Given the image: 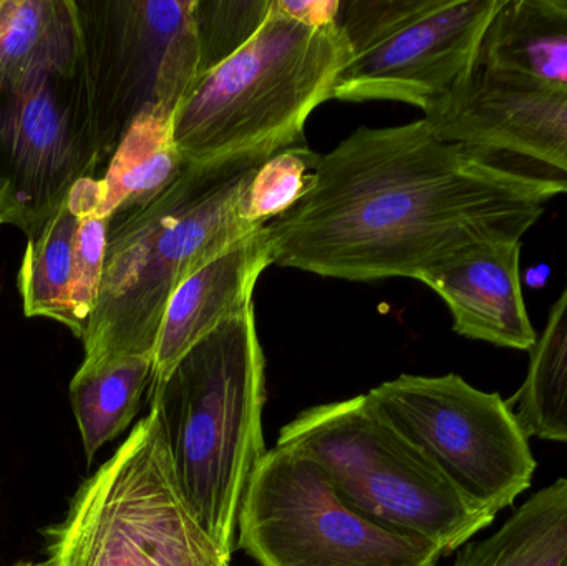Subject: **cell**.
<instances>
[{
  "instance_id": "obj_1",
  "label": "cell",
  "mask_w": 567,
  "mask_h": 566,
  "mask_svg": "<svg viewBox=\"0 0 567 566\" xmlns=\"http://www.w3.org/2000/svg\"><path fill=\"white\" fill-rule=\"evenodd\" d=\"M567 175L446 142L425 119L360 126L320 155L309 189L266 225L272 265L322 278L420 279L480 243L522 241Z\"/></svg>"
},
{
  "instance_id": "obj_2",
  "label": "cell",
  "mask_w": 567,
  "mask_h": 566,
  "mask_svg": "<svg viewBox=\"0 0 567 566\" xmlns=\"http://www.w3.org/2000/svg\"><path fill=\"white\" fill-rule=\"evenodd\" d=\"M271 156L186 165L152 202L110 219L99 301L83 336L82 364L152 356L173 292L243 236V199Z\"/></svg>"
},
{
  "instance_id": "obj_3",
  "label": "cell",
  "mask_w": 567,
  "mask_h": 566,
  "mask_svg": "<svg viewBox=\"0 0 567 566\" xmlns=\"http://www.w3.org/2000/svg\"><path fill=\"white\" fill-rule=\"evenodd\" d=\"M173 474L199 527L228 560L249 481L265 457L266 359L255 305L196 342L148 389Z\"/></svg>"
},
{
  "instance_id": "obj_4",
  "label": "cell",
  "mask_w": 567,
  "mask_h": 566,
  "mask_svg": "<svg viewBox=\"0 0 567 566\" xmlns=\"http://www.w3.org/2000/svg\"><path fill=\"white\" fill-rule=\"evenodd\" d=\"M350 60L336 23L310 25L272 0L259 32L195 80L173 113V133L188 165L272 156L306 145L303 126L327 100Z\"/></svg>"
},
{
  "instance_id": "obj_5",
  "label": "cell",
  "mask_w": 567,
  "mask_h": 566,
  "mask_svg": "<svg viewBox=\"0 0 567 566\" xmlns=\"http://www.w3.org/2000/svg\"><path fill=\"white\" fill-rule=\"evenodd\" d=\"M276 445L313 459L350 507L430 542L443 557L495 522L383 418L369 394L306 409L284 425Z\"/></svg>"
},
{
  "instance_id": "obj_6",
  "label": "cell",
  "mask_w": 567,
  "mask_h": 566,
  "mask_svg": "<svg viewBox=\"0 0 567 566\" xmlns=\"http://www.w3.org/2000/svg\"><path fill=\"white\" fill-rule=\"evenodd\" d=\"M40 534L50 566H231L186 505L153 409Z\"/></svg>"
},
{
  "instance_id": "obj_7",
  "label": "cell",
  "mask_w": 567,
  "mask_h": 566,
  "mask_svg": "<svg viewBox=\"0 0 567 566\" xmlns=\"http://www.w3.org/2000/svg\"><path fill=\"white\" fill-rule=\"evenodd\" d=\"M82 50L73 83L106 163L136 115L175 112L199 75L195 0H76Z\"/></svg>"
},
{
  "instance_id": "obj_8",
  "label": "cell",
  "mask_w": 567,
  "mask_h": 566,
  "mask_svg": "<svg viewBox=\"0 0 567 566\" xmlns=\"http://www.w3.org/2000/svg\"><path fill=\"white\" fill-rule=\"evenodd\" d=\"M502 0H340L350 60L332 99L432 109L476 66Z\"/></svg>"
},
{
  "instance_id": "obj_9",
  "label": "cell",
  "mask_w": 567,
  "mask_h": 566,
  "mask_svg": "<svg viewBox=\"0 0 567 566\" xmlns=\"http://www.w3.org/2000/svg\"><path fill=\"white\" fill-rule=\"evenodd\" d=\"M259 566H436L442 550L350 507L313 459L276 445L259 461L238 521Z\"/></svg>"
},
{
  "instance_id": "obj_10",
  "label": "cell",
  "mask_w": 567,
  "mask_h": 566,
  "mask_svg": "<svg viewBox=\"0 0 567 566\" xmlns=\"http://www.w3.org/2000/svg\"><path fill=\"white\" fill-rule=\"evenodd\" d=\"M470 501L498 515L533 484L535 455L508 401L458 374H402L367 392Z\"/></svg>"
},
{
  "instance_id": "obj_11",
  "label": "cell",
  "mask_w": 567,
  "mask_h": 566,
  "mask_svg": "<svg viewBox=\"0 0 567 566\" xmlns=\"http://www.w3.org/2000/svg\"><path fill=\"white\" fill-rule=\"evenodd\" d=\"M105 162L73 75L0 89V193L27 238L45 226L79 179L93 178Z\"/></svg>"
},
{
  "instance_id": "obj_12",
  "label": "cell",
  "mask_w": 567,
  "mask_h": 566,
  "mask_svg": "<svg viewBox=\"0 0 567 566\" xmlns=\"http://www.w3.org/2000/svg\"><path fill=\"white\" fill-rule=\"evenodd\" d=\"M423 119L446 142L513 153L567 175V90L475 66Z\"/></svg>"
},
{
  "instance_id": "obj_13",
  "label": "cell",
  "mask_w": 567,
  "mask_h": 566,
  "mask_svg": "<svg viewBox=\"0 0 567 566\" xmlns=\"http://www.w3.org/2000/svg\"><path fill=\"white\" fill-rule=\"evenodd\" d=\"M519 253L522 241L480 243L420 282L449 306L456 335L532 352L538 335L523 299Z\"/></svg>"
},
{
  "instance_id": "obj_14",
  "label": "cell",
  "mask_w": 567,
  "mask_h": 566,
  "mask_svg": "<svg viewBox=\"0 0 567 566\" xmlns=\"http://www.w3.org/2000/svg\"><path fill=\"white\" fill-rule=\"evenodd\" d=\"M272 266L266 226L243 236L208 265L189 276L169 299L153 351V382L223 322L252 302L262 272Z\"/></svg>"
},
{
  "instance_id": "obj_15",
  "label": "cell",
  "mask_w": 567,
  "mask_h": 566,
  "mask_svg": "<svg viewBox=\"0 0 567 566\" xmlns=\"http://www.w3.org/2000/svg\"><path fill=\"white\" fill-rule=\"evenodd\" d=\"M476 66L567 90V0H502Z\"/></svg>"
},
{
  "instance_id": "obj_16",
  "label": "cell",
  "mask_w": 567,
  "mask_h": 566,
  "mask_svg": "<svg viewBox=\"0 0 567 566\" xmlns=\"http://www.w3.org/2000/svg\"><path fill=\"white\" fill-rule=\"evenodd\" d=\"M80 50L76 0H0V89L72 76Z\"/></svg>"
},
{
  "instance_id": "obj_17",
  "label": "cell",
  "mask_w": 567,
  "mask_h": 566,
  "mask_svg": "<svg viewBox=\"0 0 567 566\" xmlns=\"http://www.w3.org/2000/svg\"><path fill=\"white\" fill-rule=\"evenodd\" d=\"M173 113L152 105L130 123L99 178L100 218L152 202L182 175L188 163L176 145Z\"/></svg>"
},
{
  "instance_id": "obj_18",
  "label": "cell",
  "mask_w": 567,
  "mask_h": 566,
  "mask_svg": "<svg viewBox=\"0 0 567 566\" xmlns=\"http://www.w3.org/2000/svg\"><path fill=\"white\" fill-rule=\"evenodd\" d=\"M152 381V356H122L80 364L69 395L89 464L103 445L128 429Z\"/></svg>"
},
{
  "instance_id": "obj_19",
  "label": "cell",
  "mask_w": 567,
  "mask_h": 566,
  "mask_svg": "<svg viewBox=\"0 0 567 566\" xmlns=\"http://www.w3.org/2000/svg\"><path fill=\"white\" fill-rule=\"evenodd\" d=\"M453 566H567V477L536 492L488 538L463 545Z\"/></svg>"
},
{
  "instance_id": "obj_20",
  "label": "cell",
  "mask_w": 567,
  "mask_h": 566,
  "mask_svg": "<svg viewBox=\"0 0 567 566\" xmlns=\"http://www.w3.org/2000/svg\"><path fill=\"white\" fill-rule=\"evenodd\" d=\"M79 225L80 216L63 199L45 226L29 239L17 276L23 315L59 322L72 335H75L72 286Z\"/></svg>"
},
{
  "instance_id": "obj_21",
  "label": "cell",
  "mask_w": 567,
  "mask_h": 566,
  "mask_svg": "<svg viewBox=\"0 0 567 566\" xmlns=\"http://www.w3.org/2000/svg\"><path fill=\"white\" fill-rule=\"evenodd\" d=\"M508 404L528 438L567 445V285Z\"/></svg>"
},
{
  "instance_id": "obj_22",
  "label": "cell",
  "mask_w": 567,
  "mask_h": 566,
  "mask_svg": "<svg viewBox=\"0 0 567 566\" xmlns=\"http://www.w3.org/2000/svg\"><path fill=\"white\" fill-rule=\"evenodd\" d=\"M319 158V153L299 145L266 159L243 199V218L266 226L292 208L309 189Z\"/></svg>"
},
{
  "instance_id": "obj_23",
  "label": "cell",
  "mask_w": 567,
  "mask_h": 566,
  "mask_svg": "<svg viewBox=\"0 0 567 566\" xmlns=\"http://www.w3.org/2000/svg\"><path fill=\"white\" fill-rule=\"evenodd\" d=\"M272 0H195V30L199 50V75L238 52L261 29L271 13Z\"/></svg>"
},
{
  "instance_id": "obj_24",
  "label": "cell",
  "mask_w": 567,
  "mask_h": 566,
  "mask_svg": "<svg viewBox=\"0 0 567 566\" xmlns=\"http://www.w3.org/2000/svg\"><path fill=\"white\" fill-rule=\"evenodd\" d=\"M110 219L100 216L80 218L75 239V276L72 286V309L75 338L82 341L99 301L105 268Z\"/></svg>"
},
{
  "instance_id": "obj_25",
  "label": "cell",
  "mask_w": 567,
  "mask_h": 566,
  "mask_svg": "<svg viewBox=\"0 0 567 566\" xmlns=\"http://www.w3.org/2000/svg\"><path fill=\"white\" fill-rule=\"evenodd\" d=\"M276 3L287 16L310 25L336 23L340 9V0H276Z\"/></svg>"
},
{
  "instance_id": "obj_26",
  "label": "cell",
  "mask_w": 567,
  "mask_h": 566,
  "mask_svg": "<svg viewBox=\"0 0 567 566\" xmlns=\"http://www.w3.org/2000/svg\"><path fill=\"white\" fill-rule=\"evenodd\" d=\"M10 225L20 229V218L9 199L0 193V226Z\"/></svg>"
},
{
  "instance_id": "obj_27",
  "label": "cell",
  "mask_w": 567,
  "mask_h": 566,
  "mask_svg": "<svg viewBox=\"0 0 567 566\" xmlns=\"http://www.w3.org/2000/svg\"><path fill=\"white\" fill-rule=\"evenodd\" d=\"M12 566H50L49 562H42V564H35V562H17Z\"/></svg>"
}]
</instances>
